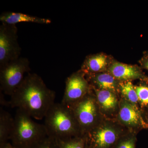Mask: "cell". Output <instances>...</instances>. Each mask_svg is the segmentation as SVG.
Here are the masks:
<instances>
[{
  "mask_svg": "<svg viewBox=\"0 0 148 148\" xmlns=\"http://www.w3.org/2000/svg\"><path fill=\"white\" fill-rule=\"evenodd\" d=\"M10 96L11 107L24 111L35 119L41 120L55 103L56 93L39 75L29 73Z\"/></svg>",
  "mask_w": 148,
  "mask_h": 148,
  "instance_id": "6da1fadb",
  "label": "cell"
},
{
  "mask_svg": "<svg viewBox=\"0 0 148 148\" xmlns=\"http://www.w3.org/2000/svg\"><path fill=\"white\" fill-rule=\"evenodd\" d=\"M44 119L48 136L62 140L84 136L71 109L61 102L54 103Z\"/></svg>",
  "mask_w": 148,
  "mask_h": 148,
  "instance_id": "7a4b0ae2",
  "label": "cell"
},
{
  "mask_svg": "<svg viewBox=\"0 0 148 148\" xmlns=\"http://www.w3.org/2000/svg\"><path fill=\"white\" fill-rule=\"evenodd\" d=\"M10 140L16 148H33L47 137L44 124L37 123L26 112L17 109Z\"/></svg>",
  "mask_w": 148,
  "mask_h": 148,
  "instance_id": "3957f363",
  "label": "cell"
},
{
  "mask_svg": "<svg viewBox=\"0 0 148 148\" xmlns=\"http://www.w3.org/2000/svg\"><path fill=\"white\" fill-rule=\"evenodd\" d=\"M129 132L116 120L105 118L84 135L86 148H112L121 137Z\"/></svg>",
  "mask_w": 148,
  "mask_h": 148,
  "instance_id": "277c9868",
  "label": "cell"
},
{
  "mask_svg": "<svg viewBox=\"0 0 148 148\" xmlns=\"http://www.w3.org/2000/svg\"><path fill=\"white\" fill-rule=\"evenodd\" d=\"M69 107L73 113L83 135L97 126L105 119L92 88L83 98Z\"/></svg>",
  "mask_w": 148,
  "mask_h": 148,
  "instance_id": "5b68a950",
  "label": "cell"
},
{
  "mask_svg": "<svg viewBox=\"0 0 148 148\" xmlns=\"http://www.w3.org/2000/svg\"><path fill=\"white\" fill-rule=\"evenodd\" d=\"M30 62L20 57L0 68L1 91L11 96L23 82L25 74L29 73Z\"/></svg>",
  "mask_w": 148,
  "mask_h": 148,
  "instance_id": "8992f818",
  "label": "cell"
},
{
  "mask_svg": "<svg viewBox=\"0 0 148 148\" xmlns=\"http://www.w3.org/2000/svg\"><path fill=\"white\" fill-rule=\"evenodd\" d=\"M21 51L16 24L2 23L0 25V68L19 58Z\"/></svg>",
  "mask_w": 148,
  "mask_h": 148,
  "instance_id": "52a82bcc",
  "label": "cell"
},
{
  "mask_svg": "<svg viewBox=\"0 0 148 148\" xmlns=\"http://www.w3.org/2000/svg\"><path fill=\"white\" fill-rule=\"evenodd\" d=\"M115 119L130 132L135 134L142 130L148 129L140 108L121 98Z\"/></svg>",
  "mask_w": 148,
  "mask_h": 148,
  "instance_id": "ba28073f",
  "label": "cell"
},
{
  "mask_svg": "<svg viewBox=\"0 0 148 148\" xmlns=\"http://www.w3.org/2000/svg\"><path fill=\"white\" fill-rule=\"evenodd\" d=\"M82 71L74 73L67 78L61 103L70 106L90 92L91 87Z\"/></svg>",
  "mask_w": 148,
  "mask_h": 148,
  "instance_id": "9c48e42d",
  "label": "cell"
},
{
  "mask_svg": "<svg viewBox=\"0 0 148 148\" xmlns=\"http://www.w3.org/2000/svg\"><path fill=\"white\" fill-rule=\"evenodd\" d=\"M92 89L104 117L108 119H115L119 110L120 101L117 94L108 90Z\"/></svg>",
  "mask_w": 148,
  "mask_h": 148,
  "instance_id": "30bf717a",
  "label": "cell"
},
{
  "mask_svg": "<svg viewBox=\"0 0 148 148\" xmlns=\"http://www.w3.org/2000/svg\"><path fill=\"white\" fill-rule=\"evenodd\" d=\"M109 72V73L120 82L140 79L148 83V77L136 66L117 62L111 65Z\"/></svg>",
  "mask_w": 148,
  "mask_h": 148,
  "instance_id": "8fae6325",
  "label": "cell"
},
{
  "mask_svg": "<svg viewBox=\"0 0 148 148\" xmlns=\"http://www.w3.org/2000/svg\"><path fill=\"white\" fill-rule=\"evenodd\" d=\"M86 78L91 88L108 90L117 94L119 92L120 81L110 73H98L86 75Z\"/></svg>",
  "mask_w": 148,
  "mask_h": 148,
  "instance_id": "7c38bea8",
  "label": "cell"
},
{
  "mask_svg": "<svg viewBox=\"0 0 148 148\" xmlns=\"http://www.w3.org/2000/svg\"><path fill=\"white\" fill-rule=\"evenodd\" d=\"M2 23L16 24L20 22H31L39 24H49L51 22L49 18H41L19 12H5L0 15Z\"/></svg>",
  "mask_w": 148,
  "mask_h": 148,
  "instance_id": "4fadbf2b",
  "label": "cell"
},
{
  "mask_svg": "<svg viewBox=\"0 0 148 148\" xmlns=\"http://www.w3.org/2000/svg\"><path fill=\"white\" fill-rule=\"evenodd\" d=\"M108 64L107 57L103 54L90 56L86 58L82 71L85 75L98 73L104 71Z\"/></svg>",
  "mask_w": 148,
  "mask_h": 148,
  "instance_id": "5bb4252c",
  "label": "cell"
},
{
  "mask_svg": "<svg viewBox=\"0 0 148 148\" xmlns=\"http://www.w3.org/2000/svg\"><path fill=\"white\" fill-rule=\"evenodd\" d=\"M14 117L1 107L0 109V144L10 140L14 126Z\"/></svg>",
  "mask_w": 148,
  "mask_h": 148,
  "instance_id": "9a60e30c",
  "label": "cell"
},
{
  "mask_svg": "<svg viewBox=\"0 0 148 148\" xmlns=\"http://www.w3.org/2000/svg\"><path fill=\"white\" fill-rule=\"evenodd\" d=\"M119 92L121 98L140 108L137 92L131 81L120 82Z\"/></svg>",
  "mask_w": 148,
  "mask_h": 148,
  "instance_id": "2e32d148",
  "label": "cell"
},
{
  "mask_svg": "<svg viewBox=\"0 0 148 148\" xmlns=\"http://www.w3.org/2000/svg\"><path fill=\"white\" fill-rule=\"evenodd\" d=\"M56 140L58 148H86L84 135L62 140Z\"/></svg>",
  "mask_w": 148,
  "mask_h": 148,
  "instance_id": "e0dca14e",
  "label": "cell"
},
{
  "mask_svg": "<svg viewBox=\"0 0 148 148\" xmlns=\"http://www.w3.org/2000/svg\"><path fill=\"white\" fill-rule=\"evenodd\" d=\"M134 87L138 95L141 111L148 110V85L143 84L135 86Z\"/></svg>",
  "mask_w": 148,
  "mask_h": 148,
  "instance_id": "ac0fdd59",
  "label": "cell"
},
{
  "mask_svg": "<svg viewBox=\"0 0 148 148\" xmlns=\"http://www.w3.org/2000/svg\"><path fill=\"white\" fill-rule=\"evenodd\" d=\"M137 134L129 132L121 137L112 148H136Z\"/></svg>",
  "mask_w": 148,
  "mask_h": 148,
  "instance_id": "d6986e66",
  "label": "cell"
},
{
  "mask_svg": "<svg viewBox=\"0 0 148 148\" xmlns=\"http://www.w3.org/2000/svg\"><path fill=\"white\" fill-rule=\"evenodd\" d=\"M33 148H58L56 139L47 136Z\"/></svg>",
  "mask_w": 148,
  "mask_h": 148,
  "instance_id": "ffe728a7",
  "label": "cell"
},
{
  "mask_svg": "<svg viewBox=\"0 0 148 148\" xmlns=\"http://www.w3.org/2000/svg\"><path fill=\"white\" fill-rule=\"evenodd\" d=\"M141 63L143 68L148 71V51L145 53L141 60Z\"/></svg>",
  "mask_w": 148,
  "mask_h": 148,
  "instance_id": "44dd1931",
  "label": "cell"
},
{
  "mask_svg": "<svg viewBox=\"0 0 148 148\" xmlns=\"http://www.w3.org/2000/svg\"><path fill=\"white\" fill-rule=\"evenodd\" d=\"M0 148H16L8 142L0 144Z\"/></svg>",
  "mask_w": 148,
  "mask_h": 148,
  "instance_id": "7402d4cb",
  "label": "cell"
},
{
  "mask_svg": "<svg viewBox=\"0 0 148 148\" xmlns=\"http://www.w3.org/2000/svg\"><path fill=\"white\" fill-rule=\"evenodd\" d=\"M143 114V116L147 123L148 125V110H146L143 111L142 112Z\"/></svg>",
  "mask_w": 148,
  "mask_h": 148,
  "instance_id": "603a6c76",
  "label": "cell"
}]
</instances>
